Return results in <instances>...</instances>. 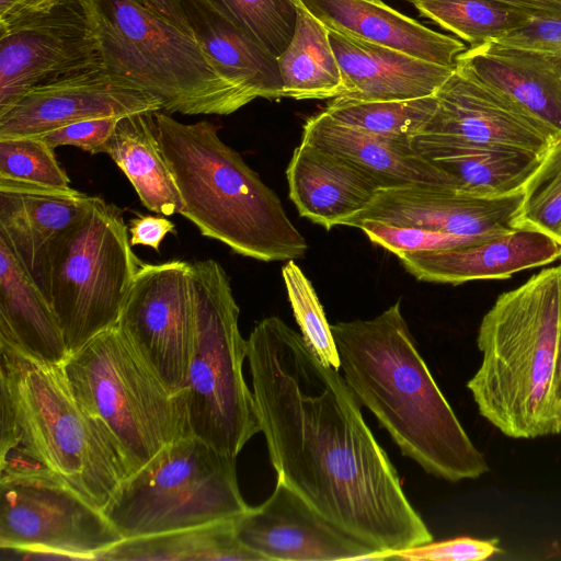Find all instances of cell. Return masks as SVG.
I'll use <instances>...</instances> for the list:
<instances>
[{
	"mask_svg": "<svg viewBox=\"0 0 561 561\" xmlns=\"http://www.w3.org/2000/svg\"><path fill=\"white\" fill-rule=\"evenodd\" d=\"M245 342L254 407L277 479L382 560L432 542L339 369L275 316L260 321Z\"/></svg>",
	"mask_w": 561,
	"mask_h": 561,
	"instance_id": "cell-1",
	"label": "cell"
},
{
	"mask_svg": "<svg viewBox=\"0 0 561 561\" xmlns=\"http://www.w3.org/2000/svg\"><path fill=\"white\" fill-rule=\"evenodd\" d=\"M331 331L348 387L403 456L450 482L489 471L421 356L400 301L374 319L331 324Z\"/></svg>",
	"mask_w": 561,
	"mask_h": 561,
	"instance_id": "cell-2",
	"label": "cell"
},
{
	"mask_svg": "<svg viewBox=\"0 0 561 561\" xmlns=\"http://www.w3.org/2000/svg\"><path fill=\"white\" fill-rule=\"evenodd\" d=\"M0 353V476L56 478L103 511L128 472L76 399L62 364Z\"/></svg>",
	"mask_w": 561,
	"mask_h": 561,
	"instance_id": "cell-3",
	"label": "cell"
},
{
	"mask_svg": "<svg viewBox=\"0 0 561 561\" xmlns=\"http://www.w3.org/2000/svg\"><path fill=\"white\" fill-rule=\"evenodd\" d=\"M559 311L558 265L500 295L482 318V360L467 388L479 413L508 437L561 433L553 396Z\"/></svg>",
	"mask_w": 561,
	"mask_h": 561,
	"instance_id": "cell-4",
	"label": "cell"
},
{
	"mask_svg": "<svg viewBox=\"0 0 561 561\" xmlns=\"http://www.w3.org/2000/svg\"><path fill=\"white\" fill-rule=\"evenodd\" d=\"M162 154L179 190L180 215L204 237L263 262L301 257L307 242L278 196L208 121L184 124L153 113Z\"/></svg>",
	"mask_w": 561,
	"mask_h": 561,
	"instance_id": "cell-5",
	"label": "cell"
},
{
	"mask_svg": "<svg viewBox=\"0 0 561 561\" xmlns=\"http://www.w3.org/2000/svg\"><path fill=\"white\" fill-rule=\"evenodd\" d=\"M103 67L157 98L162 111L228 115L252 100L195 36L147 0H75Z\"/></svg>",
	"mask_w": 561,
	"mask_h": 561,
	"instance_id": "cell-6",
	"label": "cell"
},
{
	"mask_svg": "<svg viewBox=\"0 0 561 561\" xmlns=\"http://www.w3.org/2000/svg\"><path fill=\"white\" fill-rule=\"evenodd\" d=\"M62 368L128 477L169 444L192 435L187 390L171 392L117 325L69 354Z\"/></svg>",
	"mask_w": 561,
	"mask_h": 561,
	"instance_id": "cell-7",
	"label": "cell"
},
{
	"mask_svg": "<svg viewBox=\"0 0 561 561\" xmlns=\"http://www.w3.org/2000/svg\"><path fill=\"white\" fill-rule=\"evenodd\" d=\"M140 266L121 209L91 196L85 210L51 241L43 274L42 291L69 354L117 325Z\"/></svg>",
	"mask_w": 561,
	"mask_h": 561,
	"instance_id": "cell-8",
	"label": "cell"
},
{
	"mask_svg": "<svg viewBox=\"0 0 561 561\" xmlns=\"http://www.w3.org/2000/svg\"><path fill=\"white\" fill-rule=\"evenodd\" d=\"M196 339L187 375L192 435L236 457L259 432L252 391L243 377L247 340L229 278L214 260L191 263Z\"/></svg>",
	"mask_w": 561,
	"mask_h": 561,
	"instance_id": "cell-9",
	"label": "cell"
},
{
	"mask_svg": "<svg viewBox=\"0 0 561 561\" xmlns=\"http://www.w3.org/2000/svg\"><path fill=\"white\" fill-rule=\"evenodd\" d=\"M249 508L236 457L191 435L126 478L102 512L131 539L234 519Z\"/></svg>",
	"mask_w": 561,
	"mask_h": 561,
	"instance_id": "cell-10",
	"label": "cell"
},
{
	"mask_svg": "<svg viewBox=\"0 0 561 561\" xmlns=\"http://www.w3.org/2000/svg\"><path fill=\"white\" fill-rule=\"evenodd\" d=\"M104 513L56 478L0 476V548L24 554L101 560L123 541Z\"/></svg>",
	"mask_w": 561,
	"mask_h": 561,
	"instance_id": "cell-11",
	"label": "cell"
},
{
	"mask_svg": "<svg viewBox=\"0 0 561 561\" xmlns=\"http://www.w3.org/2000/svg\"><path fill=\"white\" fill-rule=\"evenodd\" d=\"M196 327L191 263L141 264L117 328L173 393L187 390Z\"/></svg>",
	"mask_w": 561,
	"mask_h": 561,
	"instance_id": "cell-12",
	"label": "cell"
},
{
	"mask_svg": "<svg viewBox=\"0 0 561 561\" xmlns=\"http://www.w3.org/2000/svg\"><path fill=\"white\" fill-rule=\"evenodd\" d=\"M103 67L96 39L75 0L0 36V112L43 83Z\"/></svg>",
	"mask_w": 561,
	"mask_h": 561,
	"instance_id": "cell-13",
	"label": "cell"
},
{
	"mask_svg": "<svg viewBox=\"0 0 561 561\" xmlns=\"http://www.w3.org/2000/svg\"><path fill=\"white\" fill-rule=\"evenodd\" d=\"M437 108L417 146L504 148L543 156L556 138L505 98L457 70L436 92Z\"/></svg>",
	"mask_w": 561,
	"mask_h": 561,
	"instance_id": "cell-14",
	"label": "cell"
},
{
	"mask_svg": "<svg viewBox=\"0 0 561 561\" xmlns=\"http://www.w3.org/2000/svg\"><path fill=\"white\" fill-rule=\"evenodd\" d=\"M157 111V98L95 67L37 85L0 112V138L38 137L79 121Z\"/></svg>",
	"mask_w": 561,
	"mask_h": 561,
	"instance_id": "cell-15",
	"label": "cell"
},
{
	"mask_svg": "<svg viewBox=\"0 0 561 561\" xmlns=\"http://www.w3.org/2000/svg\"><path fill=\"white\" fill-rule=\"evenodd\" d=\"M237 538L264 561L382 560V553L345 534L284 481L259 506L233 519Z\"/></svg>",
	"mask_w": 561,
	"mask_h": 561,
	"instance_id": "cell-16",
	"label": "cell"
},
{
	"mask_svg": "<svg viewBox=\"0 0 561 561\" xmlns=\"http://www.w3.org/2000/svg\"><path fill=\"white\" fill-rule=\"evenodd\" d=\"M522 196L523 191L504 197H479L424 183L385 187L342 226L373 220L462 237L493 236L514 229L511 224Z\"/></svg>",
	"mask_w": 561,
	"mask_h": 561,
	"instance_id": "cell-17",
	"label": "cell"
},
{
	"mask_svg": "<svg viewBox=\"0 0 561 561\" xmlns=\"http://www.w3.org/2000/svg\"><path fill=\"white\" fill-rule=\"evenodd\" d=\"M455 67L561 136V58L492 42L460 53Z\"/></svg>",
	"mask_w": 561,
	"mask_h": 561,
	"instance_id": "cell-18",
	"label": "cell"
},
{
	"mask_svg": "<svg viewBox=\"0 0 561 561\" xmlns=\"http://www.w3.org/2000/svg\"><path fill=\"white\" fill-rule=\"evenodd\" d=\"M397 256L419 280L458 285L508 278L514 273L548 265L561 257V244L538 231L512 229L471 244Z\"/></svg>",
	"mask_w": 561,
	"mask_h": 561,
	"instance_id": "cell-19",
	"label": "cell"
},
{
	"mask_svg": "<svg viewBox=\"0 0 561 561\" xmlns=\"http://www.w3.org/2000/svg\"><path fill=\"white\" fill-rule=\"evenodd\" d=\"M329 30V28H328ZM342 90L358 101H407L435 95L455 66L423 60L404 51L329 30Z\"/></svg>",
	"mask_w": 561,
	"mask_h": 561,
	"instance_id": "cell-20",
	"label": "cell"
},
{
	"mask_svg": "<svg viewBox=\"0 0 561 561\" xmlns=\"http://www.w3.org/2000/svg\"><path fill=\"white\" fill-rule=\"evenodd\" d=\"M91 196L0 179V239L42 290L48 248L87 208Z\"/></svg>",
	"mask_w": 561,
	"mask_h": 561,
	"instance_id": "cell-21",
	"label": "cell"
},
{
	"mask_svg": "<svg viewBox=\"0 0 561 561\" xmlns=\"http://www.w3.org/2000/svg\"><path fill=\"white\" fill-rule=\"evenodd\" d=\"M286 176L299 215L327 230L364 209L380 188L353 163L305 140L295 148Z\"/></svg>",
	"mask_w": 561,
	"mask_h": 561,
	"instance_id": "cell-22",
	"label": "cell"
},
{
	"mask_svg": "<svg viewBox=\"0 0 561 561\" xmlns=\"http://www.w3.org/2000/svg\"><path fill=\"white\" fill-rule=\"evenodd\" d=\"M329 30L404 51L423 60L455 66L466 45L433 31L381 0H300Z\"/></svg>",
	"mask_w": 561,
	"mask_h": 561,
	"instance_id": "cell-23",
	"label": "cell"
},
{
	"mask_svg": "<svg viewBox=\"0 0 561 561\" xmlns=\"http://www.w3.org/2000/svg\"><path fill=\"white\" fill-rule=\"evenodd\" d=\"M195 38L252 101L282 98L277 57L245 33L215 0H181Z\"/></svg>",
	"mask_w": 561,
	"mask_h": 561,
	"instance_id": "cell-24",
	"label": "cell"
},
{
	"mask_svg": "<svg viewBox=\"0 0 561 561\" xmlns=\"http://www.w3.org/2000/svg\"><path fill=\"white\" fill-rule=\"evenodd\" d=\"M0 347L46 364L69 356L49 301L1 239Z\"/></svg>",
	"mask_w": 561,
	"mask_h": 561,
	"instance_id": "cell-25",
	"label": "cell"
},
{
	"mask_svg": "<svg viewBox=\"0 0 561 561\" xmlns=\"http://www.w3.org/2000/svg\"><path fill=\"white\" fill-rule=\"evenodd\" d=\"M301 140L353 163L370 175L380 188L414 183L451 188L448 176L412 145L343 126L323 111L306 121Z\"/></svg>",
	"mask_w": 561,
	"mask_h": 561,
	"instance_id": "cell-26",
	"label": "cell"
},
{
	"mask_svg": "<svg viewBox=\"0 0 561 561\" xmlns=\"http://www.w3.org/2000/svg\"><path fill=\"white\" fill-rule=\"evenodd\" d=\"M153 113L119 118L103 153L124 172L146 208L171 216L180 214L182 201L160 148Z\"/></svg>",
	"mask_w": 561,
	"mask_h": 561,
	"instance_id": "cell-27",
	"label": "cell"
},
{
	"mask_svg": "<svg viewBox=\"0 0 561 561\" xmlns=\"http://www.w3.org/2000/svg\"><path fill=\"white\" fill-rule=\"evenodd\" d=\"M413 148L448 176L453 190L479 197H504L522 192L542 157L504 148Z\"/></svg>",
	"mask_w": 561,
	"mask_h": 561,
	"instance_id": "cell-28",
	"label": "cell"
},
{
	"mask_svg": "<svg viewBox=\"0 0 561 561\" xmlns=\"http://www.w3.org/2000/svg\"><path fill=\"white\" fill-rule=\"evenodd\" d=\"M290 1L296 9L295 32L286 49L277 57L282 98H336L342 90V75L329 30L300 0Z\"/></svg>",
	"mask_w": 561,
	"mask_h": 561,
	"instance_id": "cell-29",
	"label": "cell"
},
{
	"mask_svg": "<svg viewBox=\"0 0 561 561\" xmlns=\"http://www.w3.org/2000/svg\"><path fill=\"white\" fill-rule=\"evenodd\" d=\"M101 560L107 561H264L237 538L233 519L164 534L124 539Z\"/></svg>",
	"mask_w": 561,
	"mask_h": 561,
	"instance_id": "cell-30",
	"label": "cell"
},
{
	"mask_svg": "<svg viewBox=\"0 0 561 561\" xmlns=\"http://www.w3.org/2000/svg\"><path fill=\"white\" fill-rule=\"evenodd\" d=\"M436 108V95L407 101H358L336 96L323 112L343 126L386 140L412 145Z\"/></svg>",
	"mask_w": 561,
	"mask_h": 561,
	"instance_id": "cell-31",
	"label": "cell"
},
{
	"mask_svg": "<svg viewBox=\"0 0 561 561\" xmlns=\"http://www.w3.org/2000/svg\"><path fill=\"white\" fill-rule=\"evenodd\" d=\"M470 47L495 42L540 15L492 0H409Z\"/></svg>",
	"mask_w": 561,
	"mask_h": 561,
	"instance_id": "cell-32",
	"label": "cell"
},
{
	"mask_svg": "<svg viewBox=\"0 0 561 561\" xmlns=\"http://www.w3.org/2000/svg\"><path fill=\"white\" fill-rule=\"evenodd\" d=\"M512 228L541 232L561 244V136L524 185Z\"/></svg>",
	"mask_w": 561,
	"mask_h": 561,
	"instance_id": "cell-33",
	"label": "cell"
},
{
	"mask_svg": "<svg viewBox=\"0 0 561 561\" xmlns=\"http://www.w3.org/2000/svg\"><path fill=\"white\" fill-rule=\"evenodd\" d=\"M288 300L301 335L311 351L325 365L340 369V356L322 305L311 282L295 260L282 268Z\"/></svg>",
	"mask_w": 561,
	"mask_h": 561,
	"instance_id": "cell-34",
	"label": "cell"
},
{
	"mask_svg": "<svg viewBox=\"0 0 561 561\" xmlns=\"http://www.w3.org/2000/svg\"><path fill=\"white\" fill-rule=\"evenodd\" d=\"M270 53L278 57L290 43L296 9L290 0H215Z\"/></svg>",
	"mask_w": 561,
	"mask_h": 561,
	"instance_id": "cell-35",
	"label": "cell"
},
{
	"mask_svg": "<svg viewBox=\"0 0 561 561\" xmlns=\"http://www.w3.org/2000/svg\"><path fill=\"white\" fill-rule=\"evenodd\" d=\"M0 179L55 188L71 187L54 148L41 137L0 138Z\"/></svg>",
	"mask_w": 561,
	"mask_h": 561,
	"instance_id": "cell-36",
	"label": "cell"
},
{
	"mask_svg": "<svg viewBox=\"0 0 561 561\" xmlns=\"http://www.w3.org/2000/svg\"><path fill=\"white\" fill-rule=\"evenodd\" d=\"M355 228L360 229L373 243L382 247L396 255L404 252L431 251L466 245L491 237H462L414 227L387 225L373 220H363Z\"/></svg>",
	"mask_w": 561,
	"mask_h": 561,
	"instance_id": "cell-37",
	"label": "cell"
},
{
	"mask_svg": "<svg viewBox=\"0 0 561 561\" xmlns=\"http://www.w3.org/2000/svg\"><path fill=\"white\" fill-rule=\"evenodd\" d=\"M496 540L458 537L390 553L387 560L478 561L500 552Z\"/></svg>",
	"mask_w": 561,
	"mask_h": 561,
	"instance_id": "cell-38",
	"label": "cell"
},
{
	"mask_svg": "<svg viewBox=\"0 0 561 561\" xmlns=\"http://www.w3.org/2000/svg\"><path fill=\"white\" fill-rule=\"evenodd\" d=\"M122 117H100L75 122L41 137L54 149L60 146L80 148L91 154L103 153L104 146Z\"/></svg>",
	"mask_w": 561,
	"mask_h": 561,
	"instance_id": "cell-39",
	"label": "cell"
},
{
	"mask_svg": "<svg viewBox=\"0 0 561 561\" xmlns=\"http://www.w3.org/2000/svg\"><path fill=\"white\" fill-rule=\"evenodd\" d=\"M493 43L561 58V18H535Z\"/></svg>",
	"mask_w": 561,
	"mask_h": 561,
	"instance_id": "cell-40",
	"label": "cell"
},
{
	"mask_svg": "<svg viewBox=\"0 0 561 561\" xmlns=\"http://www.w3.org/2000/svg\"><path fill=\"white\" fill-rule=\"evenodd\" d=\"M62 0H0V36L49 14Z\"/></svg>",
	"mask_w": 561,
	"mask_h": 561,
	"instance_id": "cell-41",
	"label": "cell"
},
{
	"mask_svg": "<svg viewBox=\"0 0 561 561\" xmlns=\"http://www.w3.org/2000/svg\"><path fill=\"white\" fill-rule=\"evenodd\" d=\"M130 244L146 245L159 251L160 244L169 233H175V225L164 217L140 215L130 220Z\"/></svg>",
	"mask_w": 561,
	"mask_h": 561,
	"instance_id": "cell-42",
	"label": "cell"
},
{
	"mask_svg": "<svg viewBox=\"0 0 561 561\" xmlns=\"http://www.w3.org/2000/svg\"><path fill=\"white\" fill-rule=\"evenodd\" d=\"M540 16L561 18V0H492Z\"/></svg>",
	"mask_w": 561,
	"mask_h": 561,
	"instance_id": "cell-43",
	"label": "cell"
},
{
	"mask_svg": "<svg viewBox=\"0 0 561 561\" xmlns=\"http://www.w3.org/2000/svg\"><path fill=\"white\" fill-rule=\"evenodd\" d=\"M160 12L174 20L181 26L193 34L191 30L181 0H147ZM194 35V34H193Z\"/></svg>",
	"mask_w": 561,
	"mask_h": 561,
	"instance_id": "cell-44",
	"label": "cell"
},
{
	"mask_svg": "<svg viewBox=\"0 0 561 561\" xmlns=\"http://www.w3.org/2000/svg\"><path fill=\"white\" fill-rule=\"evenodd\" d=\"M560 266V311H559V343H558V362L554 377V403L557 411L561 417V264Z\"/></svg>",
	"mask_w": 561,
	"mask_h": 561,
	"instance_id": "cell-45",
	"label": "cell"
},
{
	"mask_svg": "<svg viewBox=\"0 0 561 561\" xmlns=\"http://www.w3.org/2000/svg\"><path fill=\"white\" fill-rule=\"evenodd\" d=\"M375 1H379V0H375Z\"/></svg>",
	"mask_w": 561,
	"mask_h": 561,
	"instance_id": "cell-46",
	"label": "cell"
}]
</instances>
